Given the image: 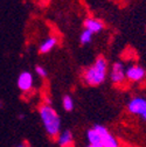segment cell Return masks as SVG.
I'll use <instances>...</instances> for the list:
<instances>
[{
	"mask_svg": "<svg viewBox=\"0 0 146 147\" xmlns=\"http://www.w3.org/2000/svg\"><path fill=\"white\" fill-rule=\"evenodd\" d=\"M39 115L47 134L51 138L59 137L61 131V118L51 105H41L39 109Z\"/></svg>",
	"mask_w": 146,
	"mask_h": 147,
	"instance_id": "obj_2",
	"label": "cell"
},
{
	"mask_svg": "<svg viewBox=\"0 0 146 147\" xmlns=\"http://www.w3.org/2000/svg\"><path fill=\"white\" fill-rule=\"evenodd\" d=\"M16 147H26L25 145H19V146H16Z\"/></svg>",
	"mask_w": 146,
	"mask_h": 147,
	"instance_id": "obj_17",
	"label": "cell"
},
{
	"mask_svg": "<svg viewBox=\"0 0 146 147\" xmlns=\"http://www.w3.org/2000/svg\"><path fill=\"white\" fill-rule=\"evenodd\" d=\"M93 36H94V34L91 33V32H89L88 29H84V30H82V33H81V35H80V42H81V45H89L91 41H93Z\"/></svg>",
	"mask_w": 146,
	"mask_h": 147,
	"instance_id": "obj_12",
	"label": "cell"
},
{
	"mask_svg": "<svg viewBox=\"0 0 146 147\" xmlns=\"http://www.w3.org/2000/svg\"><path fill=\"white\" fill-rule=\"evenodd\" d=\"M127 111L131 115L140 117L146 123V98L136 96L127 103Z\"/></svg>",
	"mask_w": 146,
	"mask_h": 147,
	"instance_id": "obj_3",
	"label": "cell"
},
{
	"mask_svg": "<svg viewBox=\"0 0 146 147\" xmlns=\"http://www.w3.org/2000/svg\"><path fill=\"white\" fill-rule=\"evenodd\" d=\"M126 78V69L122 62H115L110 70V80L114 84H122Z\"/></svg>",
	"mask_w": 146,
	"mask_h": 147,
	"instance_id": "obj_5",
	"label": "cell"
},
{
	"mask_svg": "<svg viewBox=\"0 0 146 147\" xmlns=\"http://www.w3.org/2000/svg\"><path fill=\"white\" fill-rule=\"evenodd\" d=\"M35 72H36V75L38 76H40V77H42V78H45V77H47V70L45 69V67H42V65H35Z\"/></svg>",
	"mask_w": 146,
	"mask_h": 147,
	"instance_id": "obj_14",
	"label": "cell"
},
{
	"mask_svg": "<svg viewBox=\"0 0 146 147\" xmlns=\"http://www.w3.org/2000/svg\"><path fill=\"white\" fill-rule=\"evenodd\" d=\"M106 76H107V61L103 56H99L89 68L84 70L82 78L87 85L98 86L105 82Z\"/></svg>",
	"mask_w": 146,
	"mask_h": 147,
	"instance_id": "obj_1",
	"label": "cell"
},
{
	"mask_svg": "<svg viewBox=\"0 0 146 147\" xmlns=\"http://www.w3.org/2000/svg\"><path fill=\"white\" fill-rule=\"evenodd\" d=\"M87 147H103L102 144H89Z\"/></svg>",
	"mask_w": 146,
	"mask_h": 147,
	"instance_id": "obj_15",
	"label": "cell"
},
{
	"mask_svg": "<svg viewBox=\"0 0 146 147\" xmlns=\"http://www.w3.org/2000/svg\"><path fill=\"white\" fill-rule=\"evenodd\" d=\"M25 118V115H19V119H24Z\"/></svg>",
	"mask_w": 146,
	"mask_h": 147,
	"instance_id": "obj_16",
	"label": "cell"
},
{
	"mask_svg": "<svg viewBox=\"0 0 146 147\" xmlns=\"http://www.w3.org/2000/svg\"><path fill=\"white\" fill-rule=\"evenodd\" d=\"M84 29H88L93 34H98L104 29V24L94 18H87L84 20Z\"/></svg>",
	"mask_w": 146,
	"mask_h": 147,
	"instance_id": "obj_8",
	"label": "cell"
},
{
	"mask_svg": "<svg viewBox=\"0 0 146 147\" xmlns=\"http://www.w3.org/2000/svg\"><path fill=\"white\" fill-rule=\"evenodd\" d=\"M94 128L101 136V139H102L101 144H102L103 147H119V144H118L117 139L110 132H109V130L105 126L97 124V125L94 126Z\"/></svg>",
	"mask_w": 146,
	"mask_h": 147,
	"instance_id": "obj_4",
	"label": "cell"
},
{
	"mask_svg": "<svg viewBox=\"0 0 146 147\" xmlns=\"http://www.w3.org/2000/svg\"><path fill=\"white\" fill-rule=\"evenodd\" d=\"M57 144L60 147H72L74 145V137L70 130L62 131L57 137Z\"/></svg>",
	"mask_w": 146,
	"mask_h": 147,
	"instance_id": "obj_9",
	"label": "cell"
},
{
	"mask_svg": "<svg viewBox=\"0 0 146 147\" xmlns=\"http://www.w3.org/2000/svg\"><path fill=\"white\" fill-rule=\"evenodd\" d=\"M16 84H18V88L21 91H29L34 84V77L32 75V72H29V71L20 72V75L16 81Z\"/></svg>",
	"mask_w": 146,
	"mask_h": 147,
	"instance_id": "obj_7",
	"label": "cell"
},
{
	"mask_svg": "<svg viewBox=\"0 0 146 147\" xmlns=\"http://www.w3.org/2000/svg\"><path fill=\"white\" fill-rule=\"evenodd\" d=\"M145 77H146V70L138 64H132L126 69V78L131 82H140Z\"/></svg>",
	"mask_w": 146,
	"mask_h": 147,
	"instance_id": "obj_6",
	"label": "cell"
},
{
	"mask_svg": "<svg viewBox=\"0 0 146 147\" xmlns=\"http://www.w3.org/2000/svg\"><path fill=\"white\" fill-rule=\"evenodd\" d=\"M87 139L89 141V144H101L102 139L101 136L98 134V132L95 130V128H89L87 131Z\"/></svg>",
	"mask_w": 146,
	"mask_h": 147,
	"instance_id": "obj_11",
	"label": "cell"
},
{
	"mask_svg": "<svg viewBox=\"0 0 146 147\" xmlns=\"http://www.w3.org/2000/svg\"><path fill=\"white\" fill-rule=\"evenodd\" d=\"M56 45H57V38H55V36H48V38L40 45L39 51L41 54H47L55 48Z\"/></svg>",
	"mask_w": 146,
	"mask_h": 147,
	"instance_id": "obj_10",
	"label": "cell"
},
{
	"mask_svg": "<svg viewBox=\"0 0 146 147\" xmlns=\"http://www.w3.org/2000/svg\"><path fill=\"white\" fill-rule=\"evenodd\" d=\"M62 106L68 112L72 111V110H74V99H72V97L69 95H66L62 98Z\"/></svg>",
	"mask_w": 146,
	"mask_h": 147,
	"instance_id": "obj_13",
	"label": "cell"
}]
</instances>
